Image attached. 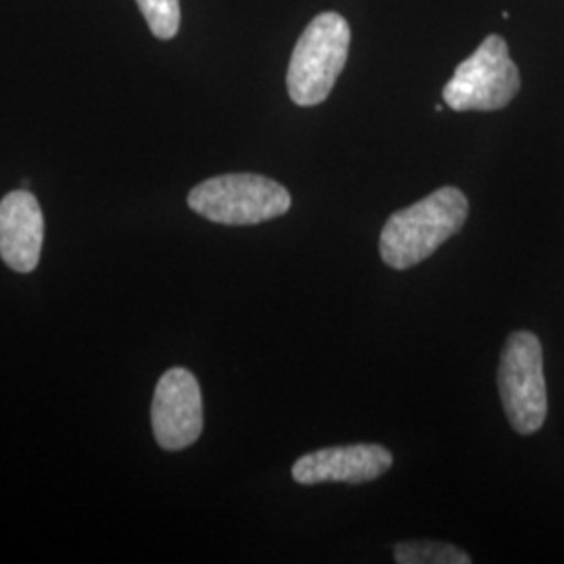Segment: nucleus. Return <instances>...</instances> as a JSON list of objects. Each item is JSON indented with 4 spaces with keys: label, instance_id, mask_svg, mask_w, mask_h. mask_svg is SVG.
<instances>
[{
    "label": "nucleus",
    "instance_id": "obj_1",
    "mask_svg": "<svg viewBox=\"0 0 564 564\" xmlns=\"http://www.w3.org/2000/svg\"><path fill=\"white\" fill-rule=\"evenodd\" d=\"M468 199L460 188L444 186L421 202L395 212L381 232V258L393 270H408L431 258L463 230Z\"/></svg>",
    "mask_w": 564,
    "mask_h": 564
},
{
    "label": "nucleus",
    "instance_id": "obj_2",
    "mask_svg": "<svg viewBox=\"0 0 564 564\" xmlns=\"http://www.w3.org/2000/svg\"><path fill=\"white\" fill-rule=\"evenodd\" d=\"M351 30L339 13H321L303 30L286 72L291 101L314 107L328 99L349 57Z\"/></svg>",
    "mask_w": 564,
    "mask_h": 564
},
{
    "label": "nucleus",
    "instance_id": "obj_3",
    "mask_svg": "<svg viewBox=\"0 0 564 564\" xmlns=\"http://www.w3.org/2000/svg\"><path fill=\"white\" fill-rule=\"evenodd\" d=\"M188 207L209 223L256 226L284 216L291 195L260 174H224L197 184L188 193Z\"/></svg>",
    "mask_w": 564,
    "mask_h": 564
},
{
    "label": "nucleus",
    "instance_id": "obj_4",
    "mask_svg": "<svg viewBox=\"0 0 564 564\" xmlns=\"http://www.w3.org/2000/svg\"><path fill=\"white\" fill-rule=\"evenodd\" d=\"M521 90V74L510 59L502 36H487L481 46L458 65L445 84L444 101L454 111H498Z\"/></svg>",
    "mask_w": 564,
    "mask_h": 564
},
{
    "label": "nucleus",
    "instance_id": "obj_5",
    "mask_svg": "<svg viewBox=\"0 0 564 564\" xmlns=\"http://www.w3.org/2000/svg\"><path fill=\"white\" fill-rule=\"evenodd\" d=\"M498 387L506 416L519 435H533L547 416L542 343L529 333L517 330L508 337L498 370Z\"/></svg>",
    "mask_w": 564,
    "mask_h": 564
},
{
    "label": "nucleus",
    "instance_id": "obj_6",
    "mask_svg": "<svg viewBox=\"0 0 564 564\" xmlns=\"http://www.w3.org/2000/svg\"><path fill=\"white\" fill-rule=\"evenodd\" d=\"M151 423L163 449L178 452L195 444L203 433L199 381L186 368H170L155 387Z\"/></svg>",
    "mask_w": 564,
    "mask_h": 564
},
{
    "label": "nucleus",
    "instance_id": "obj_7",
    "mask_svg": "<svg viewBox=\"0 0 564 564\" xmlns=\"http://www.w3.org/2000/svg\"><path fill=\"white\" fill-rule=\"evenodd\" d=\"M393 464L391 452L377 444L324 447L305 454L293 464V479L300 485L370 484Z\"/></svg>",
    "mask_w": 564,
    "mask_h": 564
},
{
    "label": "nucleus",
    "instance_id": "obj_8",
    "mask_svg": "<svg viewBox=\"0 0 564 564\" xmlns=\"http://www.w3.org/2000/svg\"><path fill=\"white\" fill-rule=\"evenodd\" d=\"M44 218L39 199L13 191L0 202V258L11 270L28 274L41 262Z\"/></svg>",
    "mask_w": 564,
    "mask_h": 564
},
{
    "label": "nucleus",
    "instance_id": "obj_9",
    "mask_svg": "<svg viewBox=\"0 0 564 564\" xmlns=\"http://www.w3.org/2000/svg\"><path fill=\"white\" fill-rule=\"evenodd\" d=\"M395 563L400 564H468L470 556L444 542H402L393 547Z\"/></svg>",
    "mask_w": 564,
    "mask_h": 564
},
{
    "label": "nucleus",
    "instance_id": "obj_10",
    "mask_svg": "<svg viewBox=\"0 0 564 564\" xmlns=\"http://www.w3.org/2000/svg\"><path fill=\"white\" fill-rule=\"evenodd\" d=\"M153 36L172 41L181 30V0H137Z\"/></svg>",
    "mask_w": 564,
    "mask_h": 564
}]
</instances>
